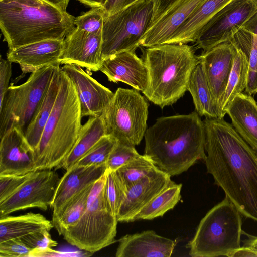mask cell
I'll use <instances>...</instances> for the list:
<instances>
[{
  "label": "cell",
  "instance_id": "cell-1",
  "mask_svg": "<svg viewBox=\"0 0 257 257\" xmlns=\"http://www.w3.org/2000/svg\"><path fill=\"white\" fill-rule=\"evenodd\" d=\"M207 172L242 215L257 222V154L223 118H205Z\"/></svg>",
  "mask_w": 257,
  "mask_h": 257
},
{
  "label": "cell",
  "instance_id": "cell-2",
  "mask_svg": "<svg viewBox=\"0 0 257 257\" xmlns=\"http://www.w3.org/2000/svg\"><path fill=\"white\" fill-rule=\"evenodd\" d=\"M144 138V154L171 176L206 157L204 124L196 111L157 118Z\"/></svg>",
  "mask_w": 257,
  "mask_h": 257
},
{
  "label": "cell",
  "instance_id": "cell-3",
  "mask_svg": "<svg viewBox=\"0 0 257 257\" xmlns=\"http://www.w3.org/2000/svg\"><path fill=\"white\" fill-rule=\"evenodd\" d=\"M75 17L44 0H0V29L9 50L47 39L64 40Z\"/></svg>",
  "mask_w": 257,
  "mask_h": 257
},
{
  "label": "cell",
  "instance_id": "cell-4",
  "mask_svg": "<svg viewBox=\"0 0 257 257\" xmlns=\"http://www.w3.org/2000/svg\"><path fill=\"white\" fill-rule=\"evenodd\" d=\"M82 118L75 86L61 67L57 99L34 151L36 171L60 168L78 140Z\"/></svg>",
  "mask_w": 257,
  "mask_h": 257
},
{
  "label": "cell",
  "instance_id": "cell-5",
  "mask_svg": "<svg viewBox=\"0 0 257 257\" xmlns=\"http://www.w3.org/2000/svg\"><path fill=\"white\" fill-rule=\"evenodd\" d=\"M143 61L148 69L149 82L143 93L161 108L172 105L184 95L198 63L194 50L186 44L147 48Z\"/></svg>",
  "mask_w": 257,
  "mask_h": 257
},
{
  "label": "cell",
  "instance_id": "cell-6",
  "mask_svg": "<svg viewBox=\"0 0 257 257\" xmlns=\"http://www.w3.org/2000/svg\"><path fill=\"white\" fill-rule=\"evenodd\" d=\"M241 213L225 196L200 221L187 245L192 257H230L241 247Z\"/></svg>",
  "mask_w": 257,
  "mask_h": 257
},
{
  "label": "cell",
  "instance_id": "cell-7",
  "mask_svg": "<svg viewBox=\"0 0 257 257\" xmlns=\"http://www.w3.org/2000/svg\"><path fill=\"white\" fill-rule=\"evenodd\" d=\"M105 179V172L94 183L80 219L60 234L71 245L91 253L115 242L118 221L108 208L104 196Z\"/></svg>",
  "mask_w": 257,
  "mask_h": 257
},
{
  "label": "cell",
  "instance_id": "cell-8",
  "mask_svg": "<svg viewBox=\"0 0 257 257\" xmlns=\"http://www.w3.org/2000/svg\"><path fill=\"white\" fill-rule=\"evenodd\" d=\"M153 0H138L111 15L105 14L102 31V61L116 53L135 51L150 27Z\"/></svg>",
  "mask_w": 257,
  "mask_h": 257
},
{
  "label": "cell",
  "instance_id": "cell-9",
  "mask_svg": "<svg viewBox=\"0 0 257 257\" xmlns=\"http://www.w3.org/2000/svg\"><path fill=\"white\" fill-rule=\"evenodd\" d=\"M148 106L138 90L117 88L102 115L106 135L125 145H138L147 129Z\"/></svg>",
  "mask_w": 257,
  "mask_h": 257
},
{
  "label": "cell",
  "instance_id": "cell-10",
  "mask_svg": "<svg viewBox=\"0 0 257 257\" xmlns=\"http://www.w3.org/2000/svg\"><path fill=\"white\" fill-rule=\"evenodd\" d=\"M56 67H44L31 73L24 83L9 86L0 103V137L13 127H20L25 132L52 80Z\"/></svg>",
  "mask_w": 257,
  "mask_h": 257
},
{
  "label": "cell",
  "instance_id": "cell-11",
  "mask_svg": "<svg viewBox=\"0 0 257 257\" xmlns=\"http://www.w3.org/2000/svg\"><path fill=\"white\" fill-rule=\"evenodd\" d=\"M257 12V0H233L204 26L196 41L197 48L207 51L230 42L241 26Z\"/></svg>",
  "mask_w": 257,
  "mask_h": 257
},
{
  "label": "cell",
  "instance_id": "cell-12",
  "mask_svg": "<svg viewBox=\"0 0 257 257\" xmlns=\"http://www.w3.org/2000/svg\"><path fill=\"white\" fill-rule=\"evenodd\" d=\"M60 179L52 169L35 171L14 193L0 202V217L30 208L44 211L51 208Z\"/></svg>",
  "mask_w": 257,
  "mask_h": 257
},
{
  "label": "cell",
  "instance_id": "cell-13",
  "mask_svg": "<svg viewBox=\"0 0 257 257\" xmlns=\"http://www.w3.org/2000/svg\"><path fill=\"white\" fill-rule=\"evenodd\" d=\"M236 52L235 47L228 42L218 44L197 56L209 85L217 117Z\"/></svg>",
  "mask_w": 257,
  "mask_h": 257
},
{
  "label": "cell",
  "instance_id": "cell-14",
  "mask_svg": "<svg viewBox=\"0 0 257 257\" xmlns=\"http://www.w3.org/2000/svg\"><path fill=\"white\" fill-rule=\"evenodd\" d=\"M0 138V175L36 171L34 150L23 128L11 127Z\"/></svg>",
  "mask_w": 257,
  "mask_h": 257
},
{
  "label": "cell",
  "instance_id": "cell-15",
  "mask_svg": "<svg viewBox=\"0 0 257 257\" xmlns=\"http://www.w3.org/2000/svg\"><path fill=\"white\" fill-rule=\"evenodd\" d=\"M61 67L75 86L82 117L102 116L114 93L92 78L81 66L67 64Z\"/></svg>",
  "mask_w": 257,
  "mask_h": 257
},
{
  "label": "cell",
  "instance_id": "cell-16",
  "mask_svg": "<svg viewBox=\"0 0 257 257\" xmlns=\"http://www.w3.org/2000/svg\"><path fill=\"white\" fill-rule=\"evenodd\" d=\"M102 32L89 33L75 28L63 40L61 64H73L93 72L99 71L101 58Z\"/></svg>",
  "mask_w": 257,
  "mask_h": 257
},
{
  "label": "cell",
  "instance_id": "cell-17",
  "mask_svg": "<svg viewBox=\"0 0 257 257\" xmlns=\"http://www.w3.org/2000/svg\"><path fill=\"white\" fill-rule=\"evenodd\" d=\"M171 176L157 169L127 190L116 216L118 222L134 221L136 215L156 195L173 183Z\"/></svg>",
  "mask_w": 257,
  "mask_h": 257
},
{
  "label": "cell",
  "instance_id": "cell-18",
  "mask_svg": "<svg viewBox=\"0 0 257 257\" xmlns=\"http://www.w3.org/2000/svg\"><path fill=\"white\" fill-rule=\"evenodd\" d=\"M99 71L109 81L125 83L142 93L148 85L147 67L135 51H122L104 59Z\"/></svg>",
  "mask_w": 257,
  "mask_h": 257
},
{
  "label": "cell",
  "instance_id": "cell-19",
  "mask_svg": "<svg viewBox=\"0 0 257 257\" xmlns=\"http://www.w3.org/2000/svg\"><path fill=\"white\" fill-rule=\"evenodd\" d=\"M63 40L47 39L27 44L7 53V59L19 65L23 73L44 67L60 66Z\"/></svg>",
  "mask_w": 257,
  "mask_h": 257
},
{
  "label": "cell",
  "instance_id": "cell-20",
  "mask_svg": "<svg viewBox=\"0 0 257 257\" xmlns=\"http://www.w3.org/2000/svg\"><path fill=\"white\" fill-rule=\"evenodd\" d=\"M205 0H178L147 30L140 45L147 48L164 44Z\"/></svg>",
  "mask_w": 257,
  "mask_h": 257
},
{
  "label": "cell",
  "instance_id": "cell-21",
  "mask_svg": "<svg viewBox=\"0 0 257 257\" xmlns=\"http://www.w3.org/2000/svg\"><path fill=\"white\" fill-rule=\"evenodd\" d=\"M118 242L116 257H170L177 244L153 230L127 234Z\"/></svg>",
  "mask_w": 257,
  "mask_h": 257
},
{
  "label": "cell",
  "instance_id": "cell-22",
  "mask_svg": "<svg viewBox=\"0 0 257 257\" xmlns=\"http://www.w3.org/2000/svg\"><path fill=\"white\" fill-rule=\"evenodd\" d=\"M103 166H82L74 164L60 178L51 206L52 216L57 214L65 204L86 187L94 183L105 173Z\"/></svg>",
  "mask_w": 257,
  "mask_h": 257
},
{
  "label": "cell",
  "instance_id": "cell-23",
  "mask_svg": "<svg viewBox=\"0 0 257 257\" xmlns=\"http://www.w3.org/2000/svg\"><path fill=\"white\" fill-rule=\"evenodd\" d=\"M232 126L257 154V103L251 95L240 93L226 110Z\"/></svg>",
  "mask_w": 257,
  "mask_h": 257
},
{
  "label": "cell",
  "instance_id": "cell-24",
  "mask_svg": "<svg viewBox=\"0 0 257 257\" xmlns=\"http://www.w3.org/2000/svg\"><path fill=\"white\" fill-rule=\"evenodd\" d=\"M233 0H205L178 28L165 44L195 42L208 22Z\"/></svg>",
  "mask_w": 257,
  "mask_h": 257
},
{
  "label": "cell",
  "instance_id": "cell-25",
  "mask_svg": "<svg viewBox=\"0 0 257 257\" xmlns=\"http://www.w3.org/2000/svg\"><path fill=\"white\" fill-rule=\"evenodd\" d=\"M60 66L55 67L52 80L25 130V137L34 151L39 144L43 129L57 99L60 84Z\"/></svg>",
  "mask_w": 257,
  "mask_h": 257
},
{
  "label": "cell",
  "instance_id": "cell-26",
  "mask_svg": "<svg viewBox=\"0 0 257 257\" xmlns=\"http://www.w3.org/2000/svg\"><path fill=\"white\" fill-rule=\"evenodd\" d=\"M53 227L52 222L40 213L5 216L0 217V242Z\"/></svg>",
  "mask_w": 257,
  "mask_h": 257
},
{
  "label": "cell",
  "instance_id": "cell-27",
  "mask_svg": "<svg viewBox=\"0 0 257 257\" xmlns=\"http://www.w3.org/2000/svg\"><path fill=\"white\" fill-rule=\"evenodd\" d=\"M105 135L106 130L102 116L89 117L82 125L76 145L59 168L66 170L75 164Z\"/></svg>",
  "mask_w": 257,
  "mask_h": 257
},
{
  "label": "cell",
  "instance_id": "cell-28",
  "mask_svg": "<svg viewBox=\"0 0 257 257\" xmlns=\"http://www.w3.org/2000/svg\"><path fill=\"white\" fill-rule=\"evenodd\" d=\"M244 54L248 64L246 94L251 95L257 93V33L240 28L230 42Z\"/></svg>",
  "mask_w": 257,
  "mask_h": 257
},
{
  "label": "cell",
  "instance_id": "cell-29",
  "mask_svg": "<svg viewBox=\"0 0 257 257\" xmlns=\"http://www.w3.org/2000/svg\"><path fill=\"white\" fill-rule=\"evenodd\" d=\"M187 90L192 95L195 110L200 116L217 117L202 66L199 62L191 74Z\"/></svg>",
  "mask_w": 257,
  "mask_h": 257
},
{
  "label": "cell",
  "instance_id": "cell-30",
  "mask_svg": "<svg viewBox=\"0 0 257 257\" xmlns=\"http://www.w3.org/2000/svg\"><path fill=\"white\" fill-rule=\"evenodd\" d=\"M236 49L234 62L225 89L218 118H222L226 114L230 104L238 95L245 89L248 71V64L244 53Z\"/></svg>",
  "mask_w": 257,
  "mask_h": 257
},
{
  "label": "cell",
  "instance_id": "cell-31",
  "mask_svg": "<svg viewBox=\"0 0 257 257\" xmlns=\"http://www.w3.org/2000/svg\"><path fill=\"white\" fill-rule=\"evenodd\" d=\"M92 184L79 191L69 200L59 213L52 216V223L60 235L62 230L75 224L85 212Z\"/></svg>",
  "mask_w": 257,
  "mask_h": 257
},
{
  "label": "cell",
  "instance_id": "cell-32",
  "mask_svg": "<svg viewBox=\"0 0 257 257\" xmlns=\"http://www.w3.org/2000/svg\"><path fill=\"white\" fill-rule=\"evenodd\" d=\"M182 185L172 183L156 195L135 216L134 221L152 220L163 216L181 199Z\"/></svg>",
  "mask_w": 257,
  "mask_h": 257
},
{
  "label": "cell",
  "instance_id": "cell-33",
  "mask_svg": "<svg viewBox=\"0 0 257 257\" xmlns=\"http://www.w3.org/2000/svg\"><path fill=\"white\" fill-rule=\"evenodd\" d=\"M158 169V167L150 158L144 154H140L115 171L128 190L133 184Z\"/></svg>",
  "mask_w": 257,
  "mask_h": 257
},
{
  "label": "cell",
  "instance_id": "cell-34",
  "mask_svg": "<svg viewBox=\"0 0 257 257\" xmlns=\"http://www.w3.org/2000/svg\"><path fill=\"white\" fill-rule=\"evenodd\" d=\"M127 191V188L122 183L115 171L106 168L104 196L108 208L116 217L125 199Z\"/></svg>",
  "mask_w": 257,
  "mask_h": 257
},
{
  "label": "cell",
  "instance_id": "cell-35",
  "mask_svg": "<svg viewBox=\"0 0 257 257\" xmlns=\"http://www.w3.org/2000/svg\"><path fill=\"white\" fill-rule=\"evenodd\" d=\"M117 143L116 139L110 135L103 136L76 164L106 167L109 157Z\"/></svg>",
  "mask_w": 257,
  "mask_h": 257
},
{
  "label": "cell",
  "instance_id": "cell-36",
  "mask_svg": "<svg viewBox=\"0 0 257 257\" xmlns=\"http://www.w3.org/2000/svg\"><path fill=\"white\" fill-rule=\"evenodd\" d=\"M105 11L103 7H93L89 11L78 16L74 19L76 28L92 33H101Z\"/></svg>",
  "mask_w": 257,
  "mask_h": 257
},
{
  "label": "cell",
  "instance_id": "cell-37",
  "mask_svg": "<svg viewBox=\"0 0 257 257\" xmlns=\"http://www.w3.org/2000/svg\"><path fill=\"white\" fill-rule=\"evenodd\" d=\"M139 155L135 147L118 142L109 157L106 168L116 171Z\"/></svg>",
  "mask_w": 257,
  "mask_h": 257
},
{
  "label": "cell",
  "instance_id": "cell-38",
  "mask_svg": "<svg viewBox=\"0 0 257 257\" xmlns=\"http://www.w3.org/2000/svg\"><path fill=\"white\" fill-rule=\"evenodd\" d=\"M0 175V202L14 193L33 174Z\"/></svg>",
  "mask_w": 257,
  "mask_h": 257
},
{
  "label": "cell",
  "instance_id": "cell-39",
  "mask_svg": "<svg viewBox=\"0 0 257 257\" xmlns=\"http://www.w3.org/2000/svg\"><path fill=\"white\" fill-rule=\"evenodd\" d=\"M20 238L28 247L36 251L52 248L58 245V243L52 239L48 230L35 232Z\"/></svg>",
  "mask_w": 257,
  "mask_h": 257
},
{
  "label": "cell",
  "instance_id": "cell-40",
  "mask_svg": "<svg viewBox=\"0 0 257 257\" xmlns=\"http://www.w3.org/2000/svg\"><path fill=\"white\" fill-rule=\"evenodd\" d=\"M31 250L20 238L0 242L1 257H29Z\"/></svg>",
  "mask_w": 257,
  "mask_h": 257
},
{
  "label": "cell",
  "instance_id": "cell-41",
  "mask_svg": "<svg viewBox=\"0 0 257 257\" xmlns=\"http://www.w3.org/2000/svg\"><path fill=\"white\" fill-rule=\"evenodd\" d=\"M12 62L1 57L0 60V103L3 101L9 87L12 76Z\"/></svg>",
  "mask_w": 257,
  "mask_h": 257
},
{
  "label": "cell",
  "instance_id": "cell-42",
  "mask_svg": "<svg viewBox=\"0 0 257 257\" xmlns=\"http://www.w3.org/2000/svg\"><path fill=\"white\" fill-rule=\"evenodd\" d=\"M138 0H107L103 8L106 15L114 14Z\"/></svg>",
  "mask_w": 257,
  "mask_h": 257
},
{
  "label": "cell",
  "instance_id": "cell-43",
  "mask_svg": "<svg viewBox=\"0 0 257 257\" xmlns=\"http://www.w3.org/2000/svg\"><path fill=\"white\" fill-rule=\"evenodd\" d=\"M178 0H153L154 10L150 26L154 24Z\"/></svg>",
  "mask_w": 257,
  "mask_h": 257
},
{
  "label": "cell",
  "instance_id": "cell-44",
  "mask_svg": "<svg viewBox=\"0 0 257 257\" xmlns=\"http://www.w3.org/2000/svg\"><path fill=\"white\" fill-rule=\"evenodd\" d=\"M245 256H256L257 257V251L249 246L240 247L233 251L230 257H245Z\"/></svg>",
  "mask_w": 257,
  "mask_h": 257
},
{
  "label": "cell",
  "instance_id": "cell-45",
  "mask_svg": "<svg viewBox=\"0 0 257 257\" xmlns=\"http://www.w3.org/2000/svg\"><path fill=\"white\" fill-rule=\"evenodd\" d=\"M62 11L66 12L70 0H44Z\"/></svg>",
  "mask_w": 257,
  "mask_h": 257
},
{
  "label": "cell",
  "instance_id": "cell-46",
  "mask_svg": "<svg viewBox=\"0 0 257 257\" xmlns=\"http://www.w3.org/2000/svg\"><path fill=\"white\" fill-rule=\"evenodd\" d=\"M91 8L103 7L107 0H77Z\"/></svg>",
  "mask_w": 257,
  "mask_h": 257
}]
</instances>
